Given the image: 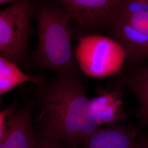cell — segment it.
<instances>
[{
  "label": "cell",
  "instance_id": "1",
  "mask_svg": "<svg viewBox=\"0 0 148 148\" xmlns=\"http://www.w3.org/2000/svg\"><path fill=\"white\" fill-rule=\"evenodd\" d=\"M42 130L75 147L101 128L92 116L82 81L57 76L38 87Z\"/></svg>",
  "mask_w": 148,
  "mask_h": 148
},
{
  "label": "cell",
  "instance_id": "10",
  "mask_svg": "<svg viewBox=\"0 0 148 148\" xmlns=\"http://www.w3.org/2000/svg\"><path fill=\"white\" fill-rule=\"evenodd\" d=\"M42 76L32 75L24 73L19 66L0 57V94L8 93L18 85L26 82H31L41 87L46 82Z\"/></svg>",
  "mask_w": 148,
  "mask_h": 148
},
{
  "label": "cell",
  "instance_id": "13",
  "mask_svg": "<svg viewBox=\"0 0 148 148\" xmlns=\"http://www.w3.org/2000/svg\"><path fill=\"white\" fill-rule=\"evenodd\" d=\"M133 148H148V141L146 142H139L137 140Z\"/></svg>",
  "mask_w": 148,
  "mask_h": 148
},
{
  "label": "cell",
  "instance_id": "14",
  "mask_svg": "<svg viewBox=\"0 0 148 148\" xmlns=\"http://www.w3.org/2000/svg\"><path fill=\"white\" fill-rule=\"evenodd\" d=\"M18 0H0V5H2L5 3H10V2H14Z\"/></svg>",
  "mask_w": 148,
  "mask_h": 148
},
{
  "label": "cell",
  "instance_id": "4",
  "mask_svg": "<svg viewBox=\"0 0 148 148\" xmlns=\"http://www.w3.org/2000/svg\"><path fill=\"white\" fill-rule=\"evenodd\" d=\"M111 21L127 58L148 57V0H122Z\"/></svg>",
  "mask_w": 148,
  "mask_h": 148
},
{
  "label": "cell",
  "instance_id": "9",
  "mask_svg": "<svg viewBox=\"0 0 148 148\" xmlns=\"http://www.w3.org/2000/svg\"><path fill=\"white\" fill-rule=\"evenodd\" d=\"M91 114L97 124L101 126L117 123L123 114L122 101L116 92L105 93L90 99Z\"/></svg>",
  "mask_w": 148,
  "mask_h": 148
},
{
  "label": "cell",
  "instance_id": "11",
  "mask_svg": "<svg viewBox=\"0 0 148 148\" xmlns=\"http://www.w3.org/2000/svg\"><path fill=\"white\" fill-rule=\"evenodd\" d=\"M125 79L137 98L139 104V116L148 124V64Z\"/></svg>",
  "mask_w": 148,
  "mask_h": 148
},
{
  "label": "cell",
  "instance_id": "6",
  "mask_svg": "<svg viewBox=\"0 0 148 148\" xmlns=\"http://www.w3.org/2000/svg\"><path fill=\"white\" fill-rule=\"evenodd\" d=\"M14 103L0 112V148H35L37 133L34 132L32 102L16 110Z\"/></svg>",
  "mask_w": 148,
  "mask_h": 148
},
{
  "label": "cell",
  "instance_id": "5",
  "mask_svg": "<svg viewBox=\"0 0 148 148\" xmlns=\"http://www.w3.org/2000/svg\"><path fill=\"white\" fill-rule=\"evenodd\" d=\"M29 0H18L0 12V57L19 66L27 58L32 33Z\"/></svg>",
  "mask_w": 148,
  "mask_h": 148
},
{
  "label": "cell",
  "instance_id": "2",
  "mask_svg": "<svg viewBox=\"0 0 148 148\" xmlns=\"http://www.w3.org/2000/svg\"><path fill=\"white\" fill-rule=\"evenodd\" d=\"M37 17L38 43L34 54L37 64L57 76L82 81L68 29L72 15L66 10L46 6L40 9Z\"/></svg>",
  "mask_w": 148,
  "mask_h": 148
},
{
  "label": "cell",
  "instance_id": "15",
  "mask_svg": "<svg viewBox=\"0 0 148 148\" xmlns=\"http://www.w3.org/2000/svg\"></svg>",
  "mask_w": 148,
  "mask_h": 148
},
{
  "label": "cell",
  "instance_id": "7",
  "mask_svg": "<svg viewBox=\"0 0 148 148\" xmlns=\"http://www.w3.org/2000/svg\"><path fill=\"white\" fill-rule=\"evenodd\" d=\"M79 24L90 28L111 21L122 0H60Z\"/></svg>",
  "mask_w": 148,
  "mask_h": 148
},
{
  "label": "cell",
  "instance_id": "3",
  "mask_svg": "<svg viewBox=\"0 0 148 148\" xmlns=\"http://www.w3.org/2000/svg\"><path fill=\"white\" fill-rule=\"evenodd\" d=\"M74 54L81 72L97 79L122 75L127 58L125 48L119 41L97 35L80 37Z\"/></svg>",
  "mask_w": 148,
  "mask_h": 148
},
{
  "label": "cell",
  "instance_id": "12",
  "mask_svg": "<svg viewBox=\"0 0 148 148\" xmlns=\"http://www.w3.org/2000/svg\"><path fill=\"white\" fill-rule=\"evenodd\" d=\"M37 133V143L35 148H77L52 137L42 130Z\"/></svg>",
  "mask_w": 148,
  "mask_h": 148
},
{
  "label": "cell",
  "instance_id": "8",
  "mask_svg": "<svg viewBox=\"0 0 148 148\" xmlns=\"http://www.w3.org/2000/svg\"><path fill=\"white\" fill-rule=\"evenodd\" d=\"M137 140V131L134 127L116 123L101 127L80 148H133Z\"/></svg>",
  "mask_w": 148,
  "mask_h": 148
}]
</instances>
